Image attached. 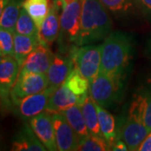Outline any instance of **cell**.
<instances>
[{
	"label": "cell",
	"instance_id": "7402d4cb",
	"mask_svg": "<svg viewBox=\"0 0 151 151\" xmlns=\"http://www.w3.org/2000/svg\"><path fill=\"white\" fill-rule=\"evenodd\" d=\"M23 7L40 29L50 11L49 0H24Z\"/></svg>",
	"mask_w": 151,
	"mask_h": 151
},
{
	"label": "cell",
	"instance_id": "44dd1931",
	"mask_svg": "<svg viewBox=\"0 0 151 151\" xmlns=\"http://www.w3.org/2000/svg\"><path fill=\"white\" fill-rule=\"evenodd\" d=\"M24 0H9L0 17V26L14 33Z\"/></svg>",
	"mask_w": 151,
	"mask_h": 151
},
{
	"label": "cell",
	"instance_id": "4dcf8cb0",
	"mask_svg": "<svg viewBox=\"0 0 151 151\" xmlns=\"http://www.w3.org/2000/svg\"><path fill=\"white\" fill-rule=\"evenodd\" d=\"M140 2V4L145 7L147 10L151 12V0H139Z\"/></svg>",
	"mask_w": 151,
	"mask_h": 151
},
{
	"label": "cell",
	"instance_id": "2e32d148",
	"mask_svg": "<svg viewBox=\"0 0 151 151\" xmlns=\"http://www.w3.org/2000/svg\"><path fill=\"white\" fill-rule=\"evenodd\" d=\"M11 150L14 151L47 150L35 134L29 124H24L22 129L17 134L13 141Z\"/></svg>",
	"mask_w": 151,
	"mask_h": 151
},
{
	"label": "cell",
	"instance_id": "6da1fadb",
	"mask_svg": "<svg viewBox=\"0 0 151 151\" xmlns=\"http://www.w3.org/2000/svg\"><path fill=\"white\" fill-rule=\"evenodd\" d=\"M133 55L132 40L125 33L112 32L101 45L100 71L119 81L124 78Z\"/></svg>",
	"mask_w": 151,
	"mask_h": 151
},
{
	"label": "cell",
	"instance_id": "836d02e7",
	"mask_svg": "<svg viewBox=\"0 0 151 151\" xmlns=\"http://www.w3.org/2000/svg\"><path fill=\"white\" fill-rule=\"evenodd\" d=\"M3 51H2V49H1V47H0V56H1V55H3Z\"/></svg>",
	"mask_w": 151,
	"mask_h": 151
},
{
	"label": "cell",
	"instance_id": "5bb4252c",
	"mask_svg": "<svg viewBox=\"0 0 151 151\" xmlns=\"http://www.w3.org/2000/svg\"><path fill=\"white\" fill-rule=\"evenodd\" d=\"M87 95L78 97L70 91L65 84H62L58 88H56L50 96L45 108V112H48L50 114L61 113L74 105L79 106L84 101Z\"/></svg>",
	"mask_w": 151,
	"mask_h": 151
},
{
	"label": "cell",
	"instance_id": "cb8c5ba5",
	"mask_svg": "<svg viewBox=\"0 0 151 151\" xmlns=\"http://www.w3.org/2000/svg\"><path fill=\"white\" fill-rule=\"evenodd\" d=\"M14 32L28 36L39 37V28L24 7L21 9L19 16L18 18Z\"/></svg>",
	"mask_w": 151,
	"mask_h": 151
},
{
	"label": "cell",
	"instance_id": "d4e9b609",
	"mask_svg": "<svg viewBox=\"0 0 151 151\" xmlns=\"http://www.w3.org/2000/svg\"><path fill=\"white\" fill-rule=\"evenodd\" d=\"M76 150L106 151L110 150V147L103 137L89 134L80 139Z\"/></svg>",
	"mask_w": 151,
	"mask_h": 151
},
{
	"label": "cell",
	"instance_id": "7a4b0ae2",
	"mask_svg": "<svg viewBox=\"0 0 151 151\" xmlns=\"http://www.w3.org/2000/svg\"><path fill=\"white\" fill-rule=\"evenodd\" d=\"M81 26L77 45L103 40L111 33L112 20L100 0H81Z\"/></svg>",
	"mask_w": 151,
	"mask_h": 151
},
{
	"label": "cell",
	"instance_id": "30bf717a",
	"mask_svg": "<svg viewBox=\"0 0 151 151\" xmlns=\"http://www.w3.org/2000/svg\"><path fill=\"white\" fill-rule=\"evenodd\" d=\"M50 45L40 41L36 49L30 53L19 68V75L29 72L46 74L54 57Z\"/></svg>",
	"mask_w": 151,
	"mask_h": 151
},
{
	"label": "cell",
	"instance_id": "8992f818",
	"mask_svg": "<svg viewBox=\"0 0 151 151\" xmlns=\"http://www.w3.org/2000/svg\"><path fill=\"white\" fill-rule=\"evenodd\" d=\"M47 87L48 79L46 74L29 72L19 75L11 91V101L18 105L24 98L42 92Z\"/></svg>",
	"mask_w": 151,
	"mask_h": 151
},
{
	"label": "cell",
	"instance_id": "4fadbf2b",
	"mask_svg": "<svg viewBox=\"0 0 151 151\" xmlns=\"http://www.w3.org/2000/svg\"><path fill=\"white\" fill-rule=\"evenodd\" d=\"M55 90V89L53 87L48 86L42 92L24 98L17 105L19 116L24 119H31L42 112H45L49 99Z\"/></svg>",
	"mask_w": 151,
	"mask_h": 151
},
{
	"label": "cell",
	"instance_id": "9c48e42d",
	"mask_svg": "<svg viewBox=\"0 0 151 151\" xmlns=\"http://www.w3.org/2000/svg\"><path fill=\"white\" fill-rule=\"evenodd\" d=\"M29 126L47 150H58L51 114L42 112L29 119Z\"/></svg>",
	"mask_w": 151,
	"mask_h": 151
},
{
	"label": "cell",
	"instance_id": "277c9868",
	"mask_svg": "<svg viewBox=\"0 0 151 151\" xmlns=\"http://www.w3.org/2000/svg\"><path fill=\"white\" fill-rule=\"evenodd\" d=\"M123 82L99 72L90 83L89 93L97 105L110 108L119 101L122 94Z\"/></svg>",
	"mask_w": 151,
	"mask_h": 151
},
{
	"label": "cell",
	"instance_id": "1f68e13d",
	"mask_svg": "<svg viewBox=\"0 0 151 151\" xmlns=\"http://www.w3.org/2000/svg\"><path fill=\"white\" fill-rule=\"evenodd\" d=\"M9 0H0V17L2 15L4 9H5L6 5L8 4Z\"/></svg>",
	"mask_w": 151,
	"mask_h": 151
},
{
	"label": "cell",
	"instance_id": "4316f807",
	"mask_svg": "<svg viewBox=\"0 0 151 151\" xmlns=\"http://www.w3.org/2000/svg\"><path fill=\"white\" fill-rule=\"evenodd\" d=\"M0 47L3 54L14 56V33L0 26Z\"/></svg>",
	"mask_w": 151,
	"mask_h": 151
},
{
	"label": "cell",
	"instance_id": "f1b7e54d",
	"mask_svg": "<svg viewBox=\"0 0 151 151\" xmlns=\"http://www.w3.org/2000/svg\"><path fill=\"white\" fill-rule=\"evenodd\" d=\"M138 150L139 151H151V131L148 134L144 141L141 143Z\"/></svg>",
	"mask_w": 151,
	"mask_h": 151
},
{
	"label": "cell",
	"instance_id": "3957f363",
	"mask_svg": "<svg viewBox=\"0 0 151 151\" xmlns=\"http://www.w3.org/2000/svg\"><path fill=\"white\" fill-rule=\"evenodd\" d=\"M70 56L73 60L74 66L90 83L98 75L101 66V45H74L70 50Z\"/></svg>",
	"mask_w": 151,
	"mask_h": 151
},
{
	"label": "cell",
	"instance_id": "d6a6232c",
	"mask_svg": "<svg viewBox=\"0 0 151 151\" xmlns=\"http://www.w3.org/2000/svg\"><path fill=\"white\" fill-rule=\"evenodd\" d=\"M59 1L60 0H53V2H54L55 4H57V5H58V4H59Z\"/></svg>",
	"mask_w": 151,
	"mask_h": 151
},
{
	"label": "cell",
	"instance_id": "603a6c76",
	"mask_svg": "<svg viewBox=\"0 0 151 151\" xmlns=\"http://www.w3.org/2000/svg\"><path fill=\"white\" fill-rule=\"evenodd\" d=\"M68 89L78 97H83L88 94L90 88V81L81 74L79 70L74 66L70 75L65 81Z\"/></svg>",
	"mask_w": 151,
	"mask_h": 151
},
{
	"label": "cell",
	"instance_id": "d6986e66",
	"mask_svg": "<svg viewBox=\"0 0 151 151\" xmlns=\"http://www.w3.org/2000/svg\"><path fill=\"white\" fill-rule=\"evenodd\" d=\"M79 106L81 109V112H82L90 134L103 137L100 131V127H99L96 103L92 99L90 93L86 96L84 101Z\"/></svg>",
	"mask_w": 151,
	"mask_h": 151
},
{
	"label": "cell",
	"instance_id": "484cf974",
	"mask_svg": "<svg viewBox=\"0 0 151 151\" xmlns=\"http://www.w3.org/2000/svg\"><path fill=\"white\" fill-rule=\"evenodd\" d=\"M140 99L142 121L148 129L151 131V87L138 94Z\"/></svg>",
	"mask_w": 151,
	"mask_h": 151
},
{
	"label": "cell",
	"instance_id": "ffe728a7",
	"mask_svg": "<svg viewBox=\"0 0 151 151\" xmlns=\"http://www.w3.org/2000/svg\"><path fill=\"white\" fill-rule=\"evenodd\" d=\"M61 113L65 116L66 120L76 133V134L78 135L80 139L90 134L80 106L74 105L61 112Z\"/></svg>",
	"mask_w": 151,
	"mask_h": 151
},
{
	"label": "cell",
	"instance_id": "7c38bea8",
	"mask_svg": "<svg viewBox=\"0 0 151 151\" xmlns=\"http://www.w3.org/2000/svg\"><path fill=\"white\" fill-rule=\"evenodd\" d=\"M73 68L74 63L70 55L55 54L46 73L48 86L56 89L64 84Z\"/></svg>",
	"mask_w": 151,
	"mask_h": 151
},
{
	"label": "cell",
	"instance_id": "83f0119b",
	"mask_svg": "<svg viewBox=\"0 0 151 151\" xmlns=\"http://www.w3.org/2000/svg\"><path fill=\"white\" fill-rule=\"evenodd\" d=\"M106 9L115 14H124L132 7V0H100Z\"/></svg>",
	"mask_w": 151,
	"mask_h": 151
},
{
	"label": "cell",
	"instance_id": "e0dca14e",
	"mask_svg": "<svg viewBox=\"0 0 151 151\" xmlns=\"http://www.w3.org/2000/svg\"><path fill=\"white\" fill-rule=\"evenodd\" d=\"M96 106L101 134L103 139L107 141L111 150V147L113 146L114 142L119 139L120 127L117 124L116 119L111 113L104 108L97 105V103Z\"/></svg>",
	"mask_w": 151,
	"mask_h": 151
},
{
	"label": "cell",
	"instance_id": "ac0fdd59",
	"mask_svg": "<svg viewBox=\"0 0 151 151\" xmlns=\"http://www.w3.org/2000/svg\"><path fill=\"white\" fill-rule=\"evenodd\" d=\"M40 43V38L14 32V57L21 67L25 60Z\"/></svg>",
	"mask_w": 151,
	"mask_h": 151
},
{
	"label": "cell",
	"instance_id": "52a82bcc",
	"mask_svg": "<svg viewBox=\"0 0 151 151\" xmlns=\"http://www.w3.org/2000/svg\"><path fill=\"white\" fill-rule=\"evenodd\" d=\"M19 65L14 56H0V100L5 107L11 103V91L19 73Z\"/></svg>",
	"mask_w": 151,
	"mask_h": 151
},
{
	"label": "cell",
	"instance_id": "5b68a950",
	"mask_svg": "<svg viewBox=\"0 0 151 151\" xmlns=\"http://www.w3.org/2000/svg\"><path fill=\"white\" fill-rule=\"evenodd\" d=\"M60 15V38L65 45H77L81 26V0L63 6Z\"/></svg>",
	"mask_w": 151,
	"mask_h": 151
},
{
	"label": "cell",
	"instance_id": "8fae6325",
	"mask_svg": "<svg viewBox=\"0 0 151 151\" xmlns=\"http://www.w3.org/2000/svg\"><path fill=\"white\" fill-rule=\"evenodd\" d=\"M150 131L139 119L128 115L119 131V139L124 141L129 150H138L141 143Z\"/></svg>",
	"mask_w": 151,
	"mask_h": 151
},
{
	"label": "cell",
	"instance_id": "ba28073f",
	"mask_svg": "<svg viewBox=\"0 0 151 151\" xmlns=\"http://www.w3.org/2000/svg\"><path fill=\"white\" fill-rule=\"evenodd\" d=\"M57 149L60 151L76 150L80 139L61 113L51 114Z\"/></svg>",
	"mask_w": 151,
	"mask_h": 151
},
{
	"label": "cell",
	"instance_id": "f546056e",
	"mask_svg": "<svg viewBox=\"0 0 151 151\" xmlns=\"http://www.w3.org/2000/svg\"><path fill=\"white\" fill-rule=\"evenodd\" d=\"M129 150L127 145L124 143V140H122L121 139H119L114 142L113 146L111 147V150H116V151H126Z\"/></svg>",
	"mask_w": 151,
	"mask_h": 151
},
{
	"label": "cell",
	"instance_id": "9a60e30c",
	"mask_svg": "<svg viewBox=\"0 0 151 151\" xmlns=\"http://www.w3.org/2000/svg\"><path fill=\"white\" fill-rule=\"evenodd\" d=\"M59 6L54 2L50 7L46 18L39 29L40 40L48 45H51L60 35Z\"/></svg>",
	"mask_w": 151,
	"mask_h": 151
}]
</instances>
